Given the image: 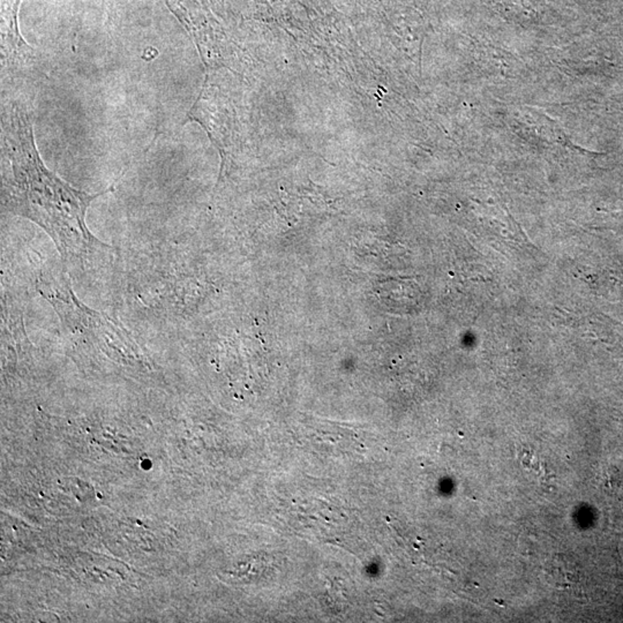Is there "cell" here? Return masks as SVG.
<instances>
[{"label": "cell", "instance_id": "cell-1", "mask_svg": "<svg viewBox=\"0 0 623 623\" xmlns=\"http://www.w3.org/2000/svg\"><path fill=\"white\" fill-rule=\"evenodd\" d=\"M1 204L7 213L38 224L48 234L61 260L75 270L86 268L115 248L89 230L86 216L92 201L108 193L80 191L45 166L35 143L34 125L26 108L14 104L3 117Z\"/></svg>", "mask_w": 623, "mask_h": 623}, {"label": "cell", "instance_id": "cell-2", "mask_svg": "<svg viewBox=\"0 0 623 623\" xmlns=\"http://www.w3.org/2000/svg\"><path fill=\"white\" fill-rule=\"evenodd\" d=\"M544 572L547 582L556 589L567 591L581 589L582 572L572 556L556 554L546 561Z\"/></svg>", "mask_w": 623, "mask_h": 623}]
</instances>
